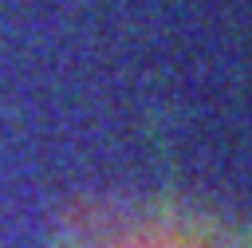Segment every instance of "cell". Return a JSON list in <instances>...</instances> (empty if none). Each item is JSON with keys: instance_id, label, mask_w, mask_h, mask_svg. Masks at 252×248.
<instances>
[{"instance_id": "1", "label": "cell", "mask_w": 252, "mask_h": 248, "mask_svg": "<svg viewBox=\"0 0 252 248\" xmlns=\"http://www.w3.org/2000/svg\"><path fill=\"white\" fill-rule=\"evenodd\" d=\"M59 248H252V228L181 205H134L79 220Z\"/></svg>"}]
</instances>
